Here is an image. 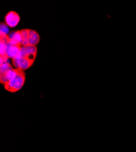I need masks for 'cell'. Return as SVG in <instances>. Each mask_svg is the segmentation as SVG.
I'll return each mask as SVG.
<instances>
[{
  "label": "cell",
  "instance_id": "obj_1",
  "mask_svg": "<svg viewBox=\"0 0 136 152\" xmlns=\"http://www.w3.org/2000/svg\"><path fill=\"white\" fill-rule=\"evenodd\" d=\"M26 75L23 70L17 69L16 77L4 85L5 89L11 93H15L20 90L25 82Z\"/></svg>",
  "mask_w": 136,
  "mask_h": 152
},
{
  "label": "cell",
  "instance_id": "obj_2",
  "mask_svg": "<svg viewBox=\"0 0 136 152\" xmlns=\"http://www.w3.org/2000/svg\"><path fill=\"white\" fill-rule=\"evenodd\" d=\"M34 61L29 58L18 55L12 60V64L17 69L26 70L31 66Z\"/></svg>",
  "mask_w": 136,
  "mask_h": 152
},
{
  "label": "cell",
  "instance_id": "obj_3",
  "mask_svg": "<svg viewBox=\"0 0 136 152\" xmlns=\"http://www.w3.org/2000/svg\"><path fill=\"white\" fill-rule=\"evenodd\" d=\"M37 54V48L33 46H21L19 56L34 61Z\"/></svg>",
  "mask_w": 136,
  "mask_h": 152
},
{
  "label": "cell",
  "instance_id": "obj_4",
  "mask_svg": "<svg viewBox=\"0 0 136 152\" xmlns=\"http://www.w3.org/2000/svg\"><path fill=\"white\" fill-rule=\"evenodd\" d=\"M20 20V17L17 13L14 11H10L5 17L6 24L10 28L17 26Z\"/></svg>",
  "mask_w": 136,
  "mask_h": 152
},
{
  "label": "cell",
  "instance_id": "obj_5",
  "mask_svg": "<svg viewBox=\"0 0 136 152\" xmlns=\"http://www.w3.org/2000/svg\"><path fill=\"white\" fill-rule=\"evenodd\" d=\"M21 47L20 45H14L9 42L6 50V56L8 58L13 59L19 54Z\"/></svg>",
  "mask_w": 136,
  "mask_h": 152
},
{
  "label": "cell",
  "instance_id": "obj_6",
  "mask_svg": "<svg viewBox=\"0 0 136 152\" xmlns=\"http://www.w3.org/2000/svg\"><path fill=\"white\" fill-rule=\"evenodd\" d=\"M17 74V69H12L5 73L1 74L0 76V82L1 84L5 85L10 80L14 79Z\"/></svg>",
  "mask_w": 136,
  "mask_h": 152
},
{
  "label": "cell",
  "instance_id": "obj_7",
  "mask_svg": "<svg viewBox=\"0 0 136 152\" xmlns=\"http://www.w3.org/2000/svg\"><path fill=\"white\" fill-rule=\"evenodd\" d=\"M40 41V36L35 31L29 29V45L35 46Z\"/></svg>",
  "mask_w": 136,
  "mask_h": 152
},
{
  "label": "cell",
  "instance_id": "obj_8",
  "mask_svg": "<svg viewBox=\"0 0 136 152\" xmlns=\"http://www.w3.org/2000/svg\"><path fill=\"white\" fill-rule=\"evenodd\" d=\"M22 35L21 46L29 45V29H23L20 31Z\"/></svg>",
  "mask_w": 136,
  "mask_h": 152
},
{
  "label": "cell",
  "instance_id": "obj_9",
  "mask_svg": "<svg viewBox=\"0 0 136 152\" xmlns=\"http://www.w3.org/2000/svg\"><path fill=\"white\" fill-rule=\"evenodd\" d=\"M12 69L13 68H12V66L9 64V62L3 63V65H1V67H0V74L5 73Z\"/></svg>",
  "mask_w": 136,
  "mask_h": 152
},
{
  "label": "cell",
  "instance_id": "obj_10",
  "mask_svg": "<svg viewBox=\"0 0 136 152\" xmlns=\"http://www.w3.org/2000/svg\"><path fill=\"white\" fill-rule=\"evenodd\" d=\"M0 34H4L7 35L9 32V26L6 23H1V29H0Z\"/></svg>",
  "mask_w": 136,
  "mask_h": 152
}]
</instances>
